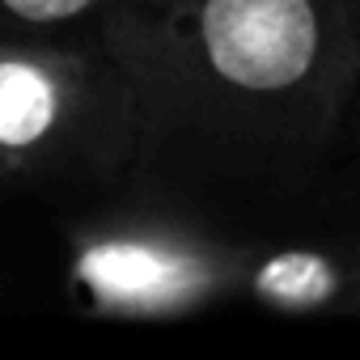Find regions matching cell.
<instances>
[{"label": "cell", "mask_w": 360, "mask_h": 360, "mask_svg": "<svg viewBox=\"0 0 360 360\" xmlns=\"http://www.w3.org/2000/svg\"><path fill=\"white\" fill-rule=\"evenodd\" d=\"M352 22H356V39H360V0H352Z\"/></svg>", "instance_id": "cell-8"}, {"label": "cell", "mask_w": 360, "mask_h": 360, "mask_svg": "<svg viewBox=\"0 0 360 360\" xmlns=\"http://www.w3.org/2000/svg\"><path fill=\"white\" fill-rule=\"evenodd\" d=\"M352 123H356V148H360V98H356V115H352Z\"/></svg>", "instance_id": "cell-9"}, {"label": "cell", "mask_w": 360, "mask_h": 360, "mask_svg": "<svg viewBox=\"0 0 360 360\" xmlns=\"http://www.w3.org/2000/svg\"><path fill=\"white\" fill-rule=\"evenodd\" d=\"M136 161L131 85L94 30L0 39V187L106 195Z\"/></svg>", "instance_id": "cell-3"}, {"label": "cell", "mask_w": 360, "mask_h": 360, "mask_svg": "<svg viewBox=\"0 0 360 360\" xmlns=\"http://www.w3.org/2000/svg\"><path fill=\"white\" fill-rule=\"evenodd\" d=\"M347 318H360V238H356V284H352V305Z\"/></svg>", "instance_id": "cell-6"}, {"label": "cell", "mask_w": 360, "mask_h": 360, "mask_svg": "<svg viewBox=\"0 0 360 360\" xmlns=\"http://www.w3.org/2000/svg\"><path fill=\"white\" fill-rule=\"evenodd\" d=\"M356 284V238H288L284 229L259 233L246 267L238 301H250L271 314L297 318H347Z\"/></svg>", "instance_id": "cell-4"}, {"label": "cell", "mask_w": 360, "mask_h": 360, "mask_svg": "<svg viewBox=\"0 0 360 360\" xmlns=\"http://www.w3.org/2000/svg\"><path fill=\"white\" fill-rule=\"evenodd\" d=\"M98 34L131 85L127 183L246 233L322 187L360 98L352 0H119Z\"/></svg>", "instance_id": "cell-1"}, {"label": "cell", "mask_w": 360, "mask_h": 360, "mask_svg": "<svg viewBox=\"0 0 360 360\" xmlns=\"http://www.w3.org/2000/svg\"><path fill=\"white\" fill-rule=\"evenodd\" d=\"M259 233L123 183L64 221L68 301L89 318L174 322L238 301Z\"/></svg>", "instance_id": "cell-2"}, {"label": "cell", "mask_w": 360, "mask_h": 360, "mask_svg": "<svg viewBox=\"0 0 360 360\" xmlns=\"http://www.w3.org/2000/svg\"><path fill=\"white\" fill-rule=\"evenodd\" d=\"M127 5H144V9H157V5H174V0H127Z\"/></svg>", "instance_id": "cell-7"}, {"label": "cell", "mask_w": 360, "mask_h": 360, "mask_svg": "<svg viewBox=\"0 0 360 360\" xmlns=\"http://www.w3.org/2000/svg\"><path fill=\"white\" fill-rule=\"evenodd\" d=\"M119 0H0V39H51L94 30Z\"/></svg>", "instance_id": "cell-5"}]
</instances>
